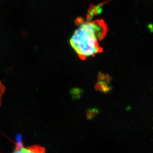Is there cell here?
<instances>
[{"label": "cell", "mask_w": 153, "mask_h": 153, "mask_svg": "<svg viewBox=\"0 0 153 153\" xmlns=\"http://www.w3.org/2000/svg\"><path fill=\"white\" fill-rule=\"evenodd\" d=\"M77 28L70 39V44L78 57L85 60L103 51L99 41L107 35L108 27L103 19L93 21L78 18L75 20Z\"/></svg>", "instance_id": "6da1fadb"}, {"label": "cell", "mask_w": 153, "mask_h": 153, "mask_svg": "<svg viewBox=\"0 0 153 153\" xmlns=\"http://www.w3.org/2000/svg\"><path fill=\"white\" fill-rule=\"evenodd\" d=\"M14 152L15 153H45L46 150L44 148L41 146H34L25 147L22 142H17L15 148Z\"/></svg>", "instance_id": "7a4b0ae2"}, {"label": "cell", "mask_w": 153, "mask_h": 153, "mask_svg": "<svg viewBox=\"0 0 153 153\" xmlns=\"http://www.w3.org/2000/svg\"><path fill=\"white\" fill-rule=\"evenodd\" d=\"M104 3L100 4L97 6H91L90 7L89 10H88V13L87 15V20H91L93 17L95 16L96 15L100 13L102 10V7Z\"/></svg>", "instance_id": "3957f363"}, {"label": "cell", "mask_w": 153, "mask_h": 153, "mask_svg": "<svg viewBox=\"0 0 153 153\" xmlns=\"http://www.w3.org/2000/svg\"><path fill=\"white\" fill-rule=\"evenodd\" d=\"M105 75H102V78L100 81H99L97 86L98 90H102V91L107 92L110 89V88L107 82V78L105 79Z\"/></svg>", "instance_id": "277c9868"}, {"label": "cell", "mask_w": 153, "mask_h": 153, "mask_svg": "<svg viewBox=\"0 0 153 153\" xmlns=\"http://www.w3.org/2000/svg\"><path fill=\"white\" fill-rule=\"evenodd\" d=\"M5 91H6L5 87L1 81H0V105L1 104L2 97H3V95L4 94Z\"/></svg>", "instance_id": "5b68a950"}]
</instances>
